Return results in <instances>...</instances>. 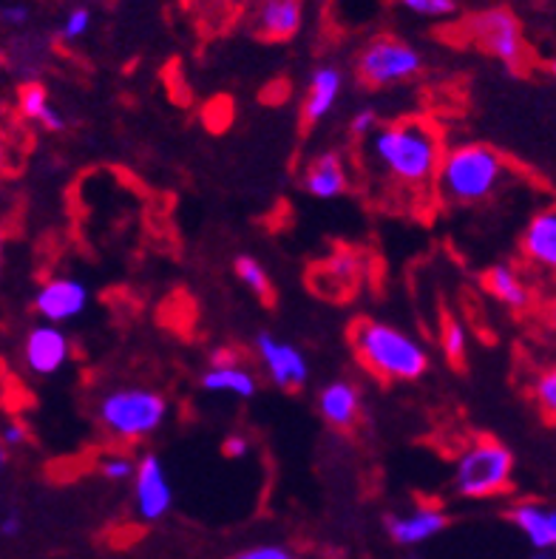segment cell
<instances>
[{"label": "cell", "mask_w": 556, "mask_h": 559, "mask_svg": "<svg viewBox=\"0 0 556 559\" xmlns=\"http://www.w3.org/2000/svg\"><path fill=\"white\" fill-rule=\"evenodd\" d=\"M367 163L389 188L403 193L429 191L443 156V136L435 122L403 117L380 122L367 136Z\"/></svg>", "instance_id": "1"}, {"label": "cell", "mask_w": 556, "mask_h": 559, "mask_svg": "<svg viewBox=\"0 0 556 559\" xmlns=\"http://www.w3.org/2000/svg\"><path fill=\"white\" fill-rule=\"evenodd\" d=\"M508 174L502 154L486 142H463L443 151L437 165V197L449 205H480L497 193Z\"/></svg>", "instance_id": "2"}, {"label": "cell", "mask_w": 556, "mask_h": 559, "mask_svg": "<svg viewBox=\"0 0 556 559\" xmlns=\"http://www.w3.org/2000/svg\"><path fill=\"white\" fill-rule=\"evenodd\" d=\"M350 338L358 361L380 381H417L429 372L426 347L389 321H358Z\"/></svg>", "instance_id": "3"}, {"label": "cell", "mask_w": 556, "mask_h": 559, "mask_svg": "<svg viewBox=\"0 0 556 559\" xmlns=\"http://www.w3.org/2000/svg\"><path fill=\"white\" fill-rule=\"evenodd\" d=\"M170 415L168 397L151 386H114L99 397L97 420L99 426L120 443H140L154 438Z\"/></svg>", "instance_id": "4"}, {"label": "cell", "mask_w": 556, "mask_h": 559, "mask_svg": "<svg viewBox=\"0 0 556 559\" xmlns=\"http://www.w3.org/2000/svg\"><path fill=\"white\" fill-rule=\"evenodd\" d=\"M514 477V454L500 440H472L454 461V489L469 500L497 497L511 486Z\"/></svg>", "instance_id": "5"}, {"label": "cell", "mask_w": 556, "mask_h": 559, "mask_svg": "<svg viewBox=\"0 0 556 559\" xmlns=\"http://www.w3.org/2000/svg\"><path fill=\"white\" fill-rule=\"evenodd\" d=\"M423 71V55L412 43L394 35H378L360 49L355 74L369 88H389L415 80Z\"/></svg>", "instance_id": "6"}, {"label": "cell", "mask_w": 556, "mask_h": 559, "mask_svg": "<svg viewBox=\"0 0 556 559\" xmlns=\"http://www.w3.org/2000/svg\"><path fill=\"white\" fill-rule=\"evenodd\" d=\"M465 35L472 37L474 46L497 57L508 69L520 71L529 63V46L522 37V26L517 14L506 7H492L472 14L465 23Z\"/></svg>", "instance_id": "7"}, {"label": "cell", "mask_w": 556, "mask_h": 559, "mask_svg": "<svg viewBox=\"0 0 556 559\" xmlns=\"http://www.w3.org/2000/svg\"><path fill=\"white\" fill-rule=\"evenodd\" d=\"M253 347L264 376L279 390H301L304 383L310 381V361H307L304 349L296 347L293 341L279 338L275 333H259Z\"/></svg>", "instance_id": "8"}, {"label": "cell", "mask_w": 556, "mask_h": 559, "mask_svg": "<svg viewBox=\"0 0 556 559\" xmlns=\"http://www.w3.org/2000/svg\"><path fill=\"white\" fill-rule=\"evenodd\" d=\"M131 483H134V511L142 523H159L174 509V486L159 454H142Z\"/></svg>", "instance_id": "9"}, {"label": "cell", "mask_w": 556, "mask_h": 559, "mask_svg": "<svg viewBox=\"0 0 556 559\" xmlns=\"http://www.w3.org/2000/svg\"><path fill=\"white\" fill-rule=\"evenodd\" d=\"M92 293L80 278L74 276H51L37 287L35 312L43 324H69L88 310Z\"/></svg>", "instance_id": "10"}, {"label": "cell", "mask_w": 556, "mask_h": 559, "mask_svg": "<svg viewBox=\"0 0 556 559\" xmlns=\"http://www.w3.org/2000/svg\"><path fill=\"white\" fill-rule=\"evenodd\" d=\"M71 338L55 324H37L32 326L23 338L21 361L28 376L51 378L57 376L66 364L71 361Z\"/></svg>", "instance_id": "11"}, {"label": "cell", "mask_w": 556, "mask_h": 559, "mask_svg": "<svg viewBox=\"0 0 556 559\" xmlns=\"http://www.w3.org/2000/svg\"><path fill=\"white\" fill-rule=\"evenodd\" d=\"M301 26L304 0H250V32L259 40H293Z\"/></svg>", "instance_id": "12"}, {"label": "cell", "mask_w": 556, "mask_h": 559, "mask_svg": "<svg viewBox=\"0 0 556 559\" xmlns=\"http://www.w3.org/2000/svg\"><path fill=\"white\" fill-rule=\"evenodd\" d=\"M449 528V514L437 506H421L406 514H389L387 518V534L392 543L403 548H415L435 539L437 534H443Z\"/></svg>", "instance_id": "13"}, {"label": "cell", "mask_w": 556, "mask_h": 559, "mask_svg": "<svg viewBox=\"0 0 556 559\" xmlns=\"http://www.w3.org/2000/svg\"><path fill=\"white\" fill-rule=\"evenodd\" d=\"M341 92H344V71L335 63L318 66L310 74V83H307V94H304L301 103V120L307 126L327 120L332 108L339 106Z\"/></svg>", "instance_id": "14"}, {"label": "cell", "mask_w": 556, "mask_h": 559, "mask_svg": "<svg viewBox=\"0 0 556 559\" xmlns=\"http://www.w3.org/2000/svg\"><path fill=\"white\" fill-rule=\"evenodd\" d=\"M301 188L312 199H321V202L344 197L346 188H350V174H346L344 156L339 151H321L318 156H312L307 168H304Z\"/></svg>", "instance_id": "15"}, {"label": "cell", "mask_w": 556, "mask_h": 559, "mask_svg": "<svg viewBox=\"0 0 556 559\" xmlns=\"http://www.w3.org/2000/svg\"><path fill=\"white\" fill-rule=\"evenodd\" d=\"M508 520L517 532L529 539L534 551H554L556 546V511L543 500H522L511 506Z\"/></svg>", "instance_id": "16"}, {"label": "cell", "mask_w": 556, "mask_h": 559, "mask_svg": "<svg viewBox=\"0 0 556 559\" xmlns=\"http://www.w3.org/2000/svg\"><path fill=\"white\" fill-rule=\"evenodd\" d=\"M360 390L353 381H330L318 395V412L332 429H353L360 420Z\"/></svg>", "instance_id": "17"}, {"label": "cell", "mask_w": 556, "mask_h": 559, "mask_svg": "<svg viewBox=\"0 0 556 559\" xmlns=\"http://www.w3.org/2000/svg\"><path fill=\"white\" fill-rule=\"evenodd\" d=\"M522 255L531 264L543 270L556 267V211L545 207V211L534 213L531 222L522 230Z\"/></svg>", "instance_id": "18"}, {"label": "cell", "mask_w": 556, "mask_h": 559, "mask_svg": "<svg viewBox=\"0 0 556 559\" xmlns=\"http://www.w3.org/2000/svg\"><path fill=\"white\" fill-rule=\"evenodd\" d=\"M199 383H202L204 392L233 395L241 397V401H250L259 392V381H256V376L245 364H236V367H208Z\"/></svg>", "instance_id": "19"}, {"label": "cell", "mask_w": 556, "mask_h": 559, "mask_svg": "<svg viewBox=\"0 0 556 559\" xmlns=\"http://www.w3.org/2000/svg\"><path fill=\"white\" fill-rule=\"evenodd\" d=\"M17 106H21V114L26 120L37 122L46 131H66L69 120H66V114L60 108L51 106L49 92H46V85L40 83H26L21 88V97H17Z\"/></svg>", "instance_id": "20"}, {"label": "cell", "mask_w": 556, "mask_h": 559, "mask_svg": "<svg viewBox=\"0 0 556 559\" xmlns=\"http://www.w3.org/2000/svg\"><path fill=\"white\" fill-rule=\"evenodd\" d=\"M486 287L508 310H525L531 305L529 284L511 264H494L486 273Z\"/></svg>", "instance_id": "21"}, {"label": "cell", "mask_w": 556, "mask_h": 559, "mask_svg": "<svg viewBox=\"0 0 556 559\" xmlns=\"http://www.w3.org/2000/svg\"><path fill=\"white\" fill-rule=\"evenodd\" d=\"M185 3H188L190 12L197 14V21L211 32V28L233 23V17L239 14L247 0H185Z\"/></svg>", "instance_id": "22"}, {"label": "cell", "mask_w": 556, "mask_h": 559, "mask_svg": "<svg viewBox=\"0 0 556 559\" xmlns=\"http://www.w3.org/2000/svg\"><path fill=\"white\" fill-rule=\"evenodd\" d=\"M233 270H236V278H239L253 296H259L261 301H270V298H273V282H270L268 270L261 267L259 259H253V255H239L236 264H233Z\"/></svg>", "instance_id": "23"}, {"label": "cell", "mask_w": 556, "mask_h": 559, "mask_svg": "<svg viewBox=\"0 0 556 559\" xmlns=\"http://www.w3.org/2000/svg\"><path fill=\"white\" fill-rule=\"evenodd\" d=\"M440 344H443V353L451 364H460L465 358V349H469V335H465V326L460 319H446L443 333H440Z\"/></svg>", "instance_id": "24"}, {"label": "cell", "mask_w": 556, "mask_h": 559, "mask_svg": "<svg viewBox=\"0 0 556 559\" xmlns=\"http://www.w3.org/2000/svg\"><path fill=\"white\" fill-rule=\"evenodd\" d=\"M355 276H358V264H355L353 255L346 253H339L332 255L330 262L324 264V267L318 270L316 282H321V278H327V282H335V284H353Z\"/></svg>", "instance_id": "25"}, {"label": "cell", "mask_w": 556, "mask_h": 559, "mask_svg": "<svg viewBox=\"0 0 556 559\" xmlns=\"http://www.w3.org/2000/svg\"><path fill=\"white\" fill-rule=\"evenodd\" d=\"M137 472V461L126 457V454H108L99 461V475L108 483H131Z\"/></svg>", "instance_id": "26"}, {"label": "cell", "mask_w": 556, "mask_h": 559, "mask_svg": "<svg viewBox=\"0 0 556 559\" xmlns=\"http://www.w3.org/2000/svg\"><path fill=\"white\" fill-rule=\"evenodd\" d=\"M398 3L421 17H451L458 12V0H398Z\"/></svg>", "instance_id": "27"}, {"label": "cell", "mask_w": 556, "mask_h": 559, "mask_svg": "<svg viewBox=\"0 0 556 559\" xmlns=\"http://www.w3.org/2000/svg\"><path fill=\"white\" fill-rule=\"evenodd\" d=\"M88 28H92V9L85 7H78L71 9L69 14H66L63 26H60V37L63 40H80V37L88 35Z\"/></svg>", "instance_id": "28"}, {"label": "cell", "mask_w": 556, "mask_h": 559, "mask_svg": "<svg viewBox=\"0 0 556 559\" xmlns=\"http://www.w3.org/2000/svg\"><path fill=\"white\" fill-rule=\"evenodd\" d=\"M534 397H536V404L543 406V412L554 415L556 412V372L554 369H545L543 376L536 378Z\"/></svg>", "instance_id": "29"}, {"label": "cell", "mask_w": 556, "mask_h": 559, "mask_svg": "<svg viewBox=\"0 0 556 559\" xmlns=\"http://www.w3.org/2000/svg\"><path fill=\"white\" fill-rule=\"evenodd\" d=\"M233 559H298V554L289 551L287 546H279V543H261V546L245 548Z\"/></svg>", "instance_id": "30"}, {"label": "cell", "mask_w": 556, "mask_h": 559, "mask_svg": "<svg viewBox=\"0 0 556 559\" xmlns=\"http://www.w3.org/2000/svg\"><path fill=\"white\" fill-rule=\"evenodd\" d=\"M378 126V114H375L372 108H360V111L353 114V120H350V134H353L355 140H367Z\"/></svg>", "instance_id": "31"}, {"label": "cell", "mask_w": 556, "mask_h": 559, "mask_svg": "<svg viewBox=\"0 0 556 559\" xmlns=\"http://www.w3.org/2000/svg\"><path fill=\"white\" fill-rule=\"evenodd\" d=\"M28 440V429L26 424H21V420H9V424H3V429H0V443L7 449H14V447H23Z\"/></svg>", "instance_id": "32"}, {"label": "cell", "mask_w": 556, "mask_h": 559, "mask_svg": "<svg viewBox=\"0 0 556 559\" xmlns=\"http://www.w3.org/2000/svg\"><path fill=\"white\" fill-rule=\"evenodd\" d=\"M250 449H253V443H250V438H245V435H227L225 438V454L230 461H245L247 454H250Z\"/></svg>", "instance_id": "33"}, {"label": "cell", "mask_w": 556, "mask_h": 559, "mask_svg": "<svg viewBox=\"0 0 556 559\" xmlns=\"http://www.w3.org/2000/svg\"><path fill=\"white\" fill-rule=\"evenodd\" d=\"M0 21L12 28H21L28 23V7L26 3H9V7L0 9Z\"/></svg>", "instance_id": "34"}, {"label": "cell", "mask_w": 556, "mask_h": 559, "mask_svg": "<svg viewBox=\"0 0 556 559\" xmlns=\"http://www.w3.org/2000/svg\"><path fill=\"white\" fill-rule=\"evenodd\" d=\"M241 364V353L236 347H216L211 353V361L208 367H236Z\"/></svg>", "instance_id": "35"}, {"label": "cell", "mask_w": 556, "mask_h": 559, "mask_svg": "<svg viewBox=\"0 0 556 559\" xmlns=\"http://www.w3.org/2000/svg\"><path fill=\"white\" fill-rule=\"evenodd\" d=\"M23 532V520H21V514H7V518L0 520V534H3V537H17V534Z\"/></svg>", "instance_id": "36"}, {"label": "cell", "mask_w": 556, "mask_h": 559, "mask_svg": "<svg viewBox=\"0 0 556 559\" xmlns=\"http://www.w3.org/2000/svg\"><path fill=\"white\" fill-rule=\"evenodd\" d=\"M9 165H12V148H9V140L0 134V177L7 174Z\"/></svg>", "instance_id": "37"}, {"label": "cell", "mask_w": 556, "mask_h": 559, "mask_svg": "<svg viewBox=\"0 0 556 559\" xmlns=\"http://www.w3.org/2000/svg\"><path fill=\"white\" fill-rule=\"evenodd\" d=\"M7 463H9V449L3 447V443H0V475H3V468H7Z\"/></svg>", "instance_id": "38"}, {"label": "cell", "mask_w": 556, "mask_h": 559, "mask_svg": "<svg viewBox=\"0 0 556 559\" xmlns=\"http://www.w3.org/2000/svg\"><path fill=\"white\" fill-rule=\"evenodd\" d=\"M3 255H7V230L0 227V264H3Z\"/></svg>", "instance_id": "39"}, {"label": "cell", "mask_w": 556, "mask_h": 559, "mask_svg": "<svg viewBox=\"0 0 556 559\" xmlns=\"http://www.w3.org/2000/svg\"><path fill=\"white\" fill-rule=\"evenodd\" d=\"M531 559H556V557H554V551H536Z\"/></svg>", "instance_id": "40"}]
</instances>
